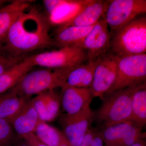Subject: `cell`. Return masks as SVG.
Returning a JSON list of instances; mask_svg holds the SVG:
<instances>
[{"label": "cell", "mask_w": 146, "mask_h": 146, "mask_svg": "<svg viewBox=\"0 0 146 146\" xmlns=\"http://www.w3.org/2000/svg\"><path fill=\"white\" fill-rule=\"evenodd\" d=\"M46 14L35 7L20 15L11 28L4 46L6 52L16 57L55 45L50 35V27Z\"/></svg>", "instance_id": "6da1fadb"}, {"label": "cell", "mask_w": 146, "mask_h": 146, "mask_svg": "<svg viewBox=\"0 0 146 146\" xmlns=\"http://www.w3.org/2000/svg\"><path fill=\"white\" fill-rule=\"evenodd\" d=\"M110 51L118 57L146 52V16L141 15L111 34Z\"/></svg>", "instance_id": "7a4b0ae2"}, {"label": "cell", "mask_w": 146, "mask_h": 146, "mask_svg": "<svg viewBox=\"0 0 146 146\" xmlns=\"http://www.w3.org/2000/svg\"><path fill=\"white\" fill-rule=\"evenodd\" d=\"M46 68L29 72L12 88L20 96L27 99L65 86L69 74L74 68Z\"/></svg>", "instance_id": "3957f363"}, {"label": "cell", "mask_w": 146, "mask_h": 146, "mask_svg": "<svg viewBox=\"0 0 146 146\" xmlns=\"http://www.w3.org/2000/svg\"><path fill=\"white\" fill-rule=\"evenodd\" d=\"M140 84L105 95L102 106L95 113V121L102 127L131 121L132 97Z\"/></svg>", "instance_id": "277c9868"}, {"label": "cell", "mask_w": 146, "mask_h": 146, "mask_svg": "<svg viewBox=\"0 0 146 146\" xmlns=\"http://www.w3.org/2000/svg\"><path fill=\"white\" fill-rule=\"evenodd\" d=\"M117 61V72L115 82L104 96L146 82V54L118 56Z\"/></svg>", "instance_id": "5b68a950"}, {"label": "cell", "mask_w": 146, "mask_h": 146, "mask_svg": "<svg viewBox=\"0 0 146 146\" xmlns=\"http://www.w3.org/2000/svg\"><path fill=\"white\" fill-rule=\"evenodd\" d=\"M34 66L50 69L75 67L88 61L86 51L81 47L67 46L31 55Z\"/></svg>", "instance_id": "8992f818"}, {"label": "cell", "mask_w": 146, "mask_h": 146, "mask_svg": "<svg viewBox=\"0 0 146 146\" xmlns=\"http://www.w3.org/2000/svg\"><path fill=\"white\" fill-rule=\"evenodd\" d=\"M146 13V0H108L103 18L110 33Z\"/></svg>", "instance_id": "52a82bcc"}, {"label": "cell", "mask_w": 146, "mask_h": 146, "mask_svg": "<svg viewBox=\"0 0 146 146\" xmlns=\"http://www.w3.org/2000/svg\"><path fill=\"white\" fill-rule=\"evenodd\" d=\"M95 112L89 107L74 114H62L59 122L62 133L71 146H76L91 127Z\"/></svg>", "instance_id": "ba28073f"}, {"label": "cell", "mask_w": 146, "mask_h": 146, "mask_svg": "<svg viewBox=\"0 0 146 146\" xmlns=\"http://www.w3.org/2000/svg\"><path fill=\"white\" fill-rule=\"evenodd\" d=\"M118 56L110 51L96 59L93 82L90 89L94 98L103 99L115 82L117 72Z\"/></svg>", "instance_id": "9c48e42d"}, {"label": "cell", "mask_w": 146, "mask_h": 146, "mask_svg": "<svg viewBox=\"0 0 146 146\" xmlns=\"http://www.w3.org/2000/svg\"><path fill=\"white\" fill-rule=\"evenodd\" d=\"M142 129L127 121L102 127L99 131L106 146H129L145 138Z\"/></svg>", "instance_id": "30bf717a"}, {"label": "cell", "mask_w": 146, "mask_h": 146, "mask_svg": "<svg viewBox=\"0 0 146 146\" xmlns=\"http://www.w3.org/2000/svg\"><path fill=\"white\" fill-rule=\"evenodd\" d=\"M110 40L109 28L102 17L94 25L80 47L86 51L88 61H93L109 51Z\"/></svg>", "instance_id": "8fae6325"}, {"label": "cell", "mask_w": 146, "mask_h": 146, "mask_svg": "<svg viewBox=\"0 0 146 146\" xmlns=\"http://www.w3.org/2000/svg\"><path fill=\"white\" fill-rule=\"evenodd\" d=\"M60 104L65 113L74 114L90 107L94 97L90 88L65 85L61 88Z\"/></svg>", "instance_id": "7c38bea8"}, {"label": "cell", "mask_w": 146, "mask_h": 146, "mask_svg": "<svg viewBox=\"0 0 146 146\" xmlns=\"http://www.w3.org/2000/svg\"><path fill=\"white\" fill-rule=\"evenodd\" d=\"M39 119L43 121H54L60 112V95L55 90L45 91L32 99Z\"/></svg>", "instance_id": "4fadbf2b"}, {"label": "cell", "mask_w": 146, "mask_h": 146, "mask_svg": "<svg viewBox=\"0 0 146 146\" xmlns=\"http://www.w3.org/2000/svg\"><path fill=\"white\" fill-rule=\"evenodd\" d=\"M13 129L19 137L33 133L40 121L39 115L30 100L22 109L9 120Z\"/></svg>", "instance_id": "5bb4252c"}, {"label": "cell", "mask_w": 146, "mask_h": 146, "mask_svg": "<svg viewBox=\"0 0 146 146\" xmlns=\"http://www.w3.org/2000/svg\"><path fill=\"white\" fill-rule=\"evenodd\" d=\"M29 3L15 0L0 9V47L4 48L9 30L18 17L30 7Z\"/></svg>", "instance_id": "9a60e30c"}, {"label": "cell", "mask_w": 146, "mask_h": 146, "mask_svg": "<svg viewBox=\"0 0 146 146\" xmlns=\"http://www.w3.org/2000/svg\"><path fill=\"white\" fill-rule=\"evenodd\" d=\"M90 0H62V3L47 16L50 26L59 27L68 23L84 8Z\"/></svg>", "instance_id": "2e32d148"}, {"label": "cell", "mask_w": 146, "mask_h": 146, "mask_svg": "<svg viewBox=\"0 0 146 146\" xmlns=\"http://www.w3.org/2000/svg\"><path fill=\"white\" fill-rule=\"evenodd\" d=\"M107 6L108 1L90 0L84 8L74 18L66 25L60 27L94 26L104 15Z\"/></svg>", "instance_id": "e0dca14e"}, {"label": "cell", "mask_w": 146, "mask_h": 146, "mask_svg": "<svg viewBox=\"0 0 146 146\" xmlns=\"http://www.w3.org/2000/svg\"><path fill=\"white\" fill-rule=\"evenodd\" d=\"M94 26H67L58 27L54 39L55 45L60 48L75 46L80 47Z\"/></svg>", "instance_id": "ac0fdd59"}, {"label": "cell", "mask_w": 146, "mask_h": 146, "mask_svg": "<svg viewBox=\"0 0 146 146\" xmlns=\"http://www.w3.org/2000/svg\"><path fill=\"white\" fill-rule=\"evenodd\" d=\"M34 67L30 55L0 75V95L12 89Z\"/></svg>", "instance_id": "d6986e66"}, {"label": "cell", "mask_w": 146, "mask_h": 146, "mask_svg": "<svg viewBox=\"0 0 146 146\" xmlns=\"http://www.w3.org/2000/svg\"><path fill=\"white\" fill-rule=\"evenodd\" d=\"M96 60L88 61L75 67L69 74L65 85L90 88L94 79Z\"/></svg>", "instance_id": "ffe728a7"}, {"label": "cell", "mask_w": 146, "mask_h": 146, "mask_svg": "<svg viewBox=\"0 0 146 146\" xmlns=\"http://www.w3.org/2000/svg\"><path fill=\"white\" fill-rule=\"evenodd\" d=\"M30 99L20 96L11 89L0 95V119L9 120L16 115Z\"/></svg>", "instance_id": "44dd1931"}, {"label": "cell", "mask_w": 146, "mask_h": 146, "mask_svg": "<svg viewBox=\"0 0 146 146\" xmlns=\"http://www.w3.org/2000/svg\"><path fill=\"white\" fill-rule=\"evenodd\" d=\"M131 121L143 129L146 124V82L134 91L131 102Z\"/></svg>", "instance_id": "7402d4cb"}, {"label": "cell", "mask_w": 146, "mask_h": 146, "mask_svg": "<svg viewBox=\"0 0 146 146\" xmlns=\"http://www.w3.org/2000/svg\"><path fill=\"white\" fill-rule=\"evenodd\" d=\"M33 133L39 141L48 146H59L66 139L62 131L42 121Z\"/></svg>", "instance_id": "603a6c76"}, {"label": "cell", "mask_w": 146, "mask_h": 146, "mask_svg": "<svg viewBox=\"0 0 146 146\" xmlns=\"http://www.w3.org/2000/svg\"><path fill=\"white\" fill-rule=\"evenodd\" d=\"M19 137L9 120L0 119V146H13Z\"/></svg>", "instance_id": "cb8c5ba5"}, {"label": "cell", "mask_w": 146, "mask_h": 146, "mask_svg": "<svg viewBox=\"0 0 146 146\" xmlns=\"http://www.w3.org/2000/svg\"><path fill=\"white\" fill-rule=\"evenodd\" d=\"M25 57H16L6 53L0 55V75Z\"/></svg>", "instance_id": "d4e9b609"}, {"label": "cell", "mask_w": 146, "mask_h": 146, "mask_svg": "<svg viewBox=\"0 0 146 146\" xmlns=\"http://www.w3.org/2000/svg\"><path fill=\"white\" fill-rule=\"evenodd\" d=\"M29 146H48L39 141L33 133L22 137Z\"/></svg>", "instance_id": "484cf974"}, {"label": "cell", "mask_w": 146, "mask_h": 146, "mask_svg": "<svg viewBox=\"0 0 146 146\" xmlns=\"http://www.w3.org/2000/svg\"><path fill=\"white\" fill-rule=\"evenodd\" d=\"M96 129H97L91 127L86 133L81 142L76 146H91L92 139Z\"/></svg>", "instance_id": "4316f807"}, {"label": "cell", "mask_w": 146, "mask_h": 146, "mask_svg": "<svg viewBox=\"0 0 146 146\" xmlns=\"http://www.w3.org/2000/svg\"><path fill=\"white\" fill-rule=\"evenodd\" d=\"M91 146H106L98 129H97L96 130L91 142Z\"/></svg>", "instance_id": "83f0119b"}, {"label": "cell", "mask_w": 146, "mask_h": 146, "mask_svg": "<svg viewBox=\"0 0 146 146\" xmlns=\"http://www.w3.org/2000/svg\"><path fill=\"white\" fill-rule=\"evenodd\" d=\"M13 146H29L23 138L19 137Z\"/></svg>", "instance_id": "f1b7e54d"}, {"label": "cell", "mask_w": 146, "mask_h": 146, "mask_svg": "<svg viewBox=\"0 0 146 146\" xmlns=\"http://www.w3.org/2000/svg\"><path fill=\"white\" fill-rule=\"evenodd\" d=\"M129 146H146V143L144 140H142L136 142Z\"/></svg>", "instance_id": "f546056e"}, {"label": "cell", "mask_w": 146, "mask_h": 146, "mask_svg": "<svg viewBox=\"0 0 146 146\" xmlns=\"http://www.w3.org/2000/svg\"><path fill=\"white\" fill-rule=\"evenodd\" d=\"M59 146H71L70 144L68 143V141H67L66 139H65V141H63V143H62Z\"/></svg>", "instance_id": "4dcf8cb0"}, {"label": "cell", "mask_w": 146, "mask_h": 146, "mask_svg": "<svg viewBox=\"0 0 146 146\" xmlns=\"http://www.w3.org/2000/svg\"><path fill=\"white\" fill-rule=\"evenodd\" d=\"M7 52H6L4 48L0 47V55H1L5 54Z\"/></svg>", "instance_id": "1f68e13d"}]
</instances>
